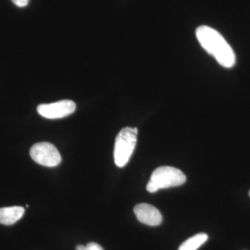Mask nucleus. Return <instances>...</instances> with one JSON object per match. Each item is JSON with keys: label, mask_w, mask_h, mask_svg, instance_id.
Masks as SVG:
<instances>
[{"label": "nucleus", "mask_w": 250, "mask_h": 250, "mask_svg": "<svg viewBox=\"0 0 250 250\" xmlns=\"http://www.w3.org/2000/svg\"><path fill=\"white\" fill-rule=\"evenodd\" d=\"M29 154L36 163L46 167H55L62 162L58 149L49 143H36L31 147Z\"/></svg>", "instance_id": "4"}, {"label": "nucleus", "mask_w": 250, "mask_h": 250, "mask_svg": "<svg viewBox=\"0 0 250 250\" xmlns=\"http://www.w3.org/2000/svg\"><path fill=\"white\" fill-rule=\"evenodd\" d=\"M76 250H104L96 243H89L86 246H77Z\"/></svg>", "instance_id": "9"}, {"label": "nucleus", "mask_w": 250, "mask_h": 250, "mask_svg": "<svg viewBox=\"0 0 250 250\" xmlns=\"http://www.w3.org/2000/svg\"><path fill=\"white\" fill-rule=\"evenodd\" d=\"M249 195H250V192H249Z\"/></svg>", "instance_id": "11"}, {"label": "nucleus", "mask_w": 250, "mask_h": 250, "mask_svg": "<svg viewBox=\"0 0 250 250\" xmlns=\"http://www.w3.org/2000/svg\"><path fill=\"white\" fill-rule=\"evenodd\" d=\"M208 236L207 233H200L190 237L184 242L178 250H197L208 240Z\"/></svg>", "instance_id": "8"}, {"label": "nucleus", "mask_w": 250, "mask_h": 250, "mask_svg": "<svg viewBox=\"0 0 250 250\" xmlns=\"http://www.w3.org/2000/svg\"><path fill=\"white\" fill-rule=\"evenodd\" d=\"M24 213L22 207H4L0 208V224L4 225H12L21 220Z\"/></svg>", "instance_id": "7"}, {"label": "nucleus", "mask_w": 250, "mask_h": 250, "mask_svg": "<svg viewBox=\"0 0 250 250\" xmlns=\"http://www.w3.org/2000/svg\"><path fill=\"white\" fill-rule=\"evenodd\" d=\"M137 136L136 127H125L118 133L113 151L115 164L118 167H124L129 162L136 147Z\"/></svg>", "instance_id": "3"}, {"label": "nucleus", "mask_w": 250, "mask_h": 250, "mask_svg": "<svg viewBox=\"0 0 250 250\" xmlns=\"http://www.w3.org/2000/svg\"><path fill=\"white\" fill-rule=\"evenodd\" d=\"M186 182L187 177L182 170L171 166H161L152 172L146 188L154 193L160 189L179 187Z\"/></svg>", "instance_id": "2"}, {"label": "nucleus", "mask_w": 250, "mask_h": 250, "mask_svg": "<svg viewBox=\"0 0 250 250\" xmlns=\"http://www.w3.org/2000/svg\"><path fill=\"white\" fill-rule=\"evenodd\" d=\"M29 0H12L13 3L18 7H24L29 3Z\"/></svg>", "instance_id": "10"}, {"label": "nucleus", "mask_w": 250, "mask_h": 250, "mask_svg": "<svg viewBox=\"0 0 250 250\" xmlns=\"http://www.w3.org/2000/svg\"><path fill=\"white\" fill-rule=\"evenodd\" d=\"M134 211L138 220L148 226L156 227L162 223V215L154 206L146 203L139 204L134 207Z\"/></svg>", "instance_id": "6"}, {"label": "nucleus", "mask_w": 250, "mask_h": 250, "mask_svg": "<svg viewBox=\"0 0 250 250\" xmlns=\"http://www.w3.org/2000/svg\"><path fill=\"white\" fill-rule=\"evenodd\" d=\"M197 40L202 47L225 67H232L236 63V55L223 36L208 26H200L196 29Z\"/></svg>", "instance_id": "1"}, {"label": "nucleus", "mask_w": 250, "mask_h": 250, "mask_svg": "<svg viewBox=\"0 0 250 250\" xmlns=\"http://www.w3.org/2000/svg\"><path fill=\"white\" fill-rule=\"evenodd\" d=\"M76 110V104L72 100H64L57 103L42 104L37 108L38 113L47 119H59L70 116Z\"/></svg>", "instance_id": "5"}]
</instances>
